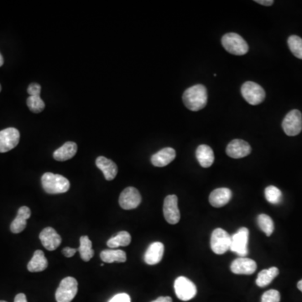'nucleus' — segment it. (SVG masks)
<instances>
[{
  "label": "nucleus",
  "instance_id": "nucleus-18",
  "mask_svg": "<svg viewBox=\"0 0 302 302\" xmlns=\"http://www.w3.org/2000/svg\"><path fill=\"white\" fill-rule=\"evenodd\" d=\"M232 195L231 190L226 187L215 189L209 196V203L214 208H222L230 202Z\"/></svg>",
  "mask_w": 302,
  "mask_h": 302
},
{
  "label": "nucleus",
  "instance_id": "nucleus-34",
  "mask_svg": "<svg viewBox=\"0 0 302 302\" xmlns=\"http://www.w3.org/2000/svg\"><path fill=\"white\" fill-rule=\"evenodd\" d=\"M40 90H41V87L40 84L31 83V85L29 86L27 91L30 96H40Z\"/></svg>",
  "mask_w": 302,
  "mask_h": 302
},
{
  "label": "nucleus",
  "instance_id": "nucleus-1",
  "mask_svg": "<svg viewBox=\"0 0 302 302\" xmlns=\"http://www.w3.org/2000/svg\"><path fill=\"white\" fill-rule=\"evenodd\" d=\"M208 90L203 84H196L187 88L182 96L185 106L193 112L204 109L208 104Z\"/></svg>",
  "mask_w": 302,
  "mask_h": 302
},
{
  "label": "nucleus",
  "instance_id": "nucleus-7",
  "mask_svg": "<svg viewBox=\"0 0 302 302\" xmlns=\"http://www.w3.org/2000/svg\"><path fill=\"white\" fill-rule=\"evenodd\" d=\"M249 231L247 228H241L231 237L230 250L240 257H246L248 254V243Z\"/></svg>",
  "mask_w": 302,
  "mask_h": 302
},
{
  "label": "nucleus",
  "instance_id": "nucleus-24",
  "mask_svg": "<svg viewBox=\"0 0 302 302\" xmlns=\"http://www.w3.org/2000/svg\"><path fill=\"white\" fill-rule=\"evenodd\" d=\"M101 260L105 263L111 264L113 262L123 263L127 260V256L124 251L120 249H106L100 254Z\"/></svg>",
  "mask_w": 302,
  "mask_h": 302
},
{
  "label": "nucleus",
  "instance_id": "nucleus-15",
  "mask_svg": "<svg viewBox=\"0 0 302 302\" xmlns=\"http://www.w3.org/2000/svg\"><path fill=\"white\" fill-rule=\"evenodd\" d=\"M40 242L47 250L57 249L62 243V238L53 228L48 226L43 229L40 234Z\"/></svg>",
  "mask_w": 302,
  "mask_h": 302
},
{
  "label": "nucleus",
  "instance_id": "nucleus-29",
  "mask_svg": "<svg viewBox=\"0 0 302 302\" xmlns=\"http://www.w3.org/2000/svg\"><path fill=\"white\" fill-rule=\"evenodd\" d=\"M264 196L267 201L271 204H280L282 201V192L274 186H269L264 190Z\"/></svg>",
  "mask_w": 302,
  "mask_h": 302
},
{
  "label": "nucleus",
  "instance_id": "nucleus-25",
  "mask_svg": "<svg viewBox=\"0 0 302 302\" xmlns=\"http://www.w3.org/2000/svg\"><path fill=\"white\" fill-rule=\"evenodd\" d=\"M279 269L276 267H271L268 269H264L258 274L256 285L259 287H265L271 283L275 277L278 276Z\"/></svg>",
  "mask_w": 302,
  "mask_h": 302
},
{
  "label": "nucleus",
  "instance_id": "nucleus-27",
  "mask_svg": "<svg viewBox=\"0 0 302 302\" xmlns=\"http://www.w3.org/2000/svg\"><path fill=\"white\" fill-rule=\"evenodd\" d=\"M92 243L88 236H82L80 238V247L78 251L80 253L81 258L83 261L88 262L94 255V251L92 248Z\"/></svg>",
  "mask_w": 302,
  "mask_h": 302
},
{
  "label": "nucleus",
  "instance_id": "nucleus-28",
  "mask_svg": "<svg viewBox=\"0 0 302 302\" xmlns=\"http://www.w3.org/2000/svg\"><path fill=\"white\" fill-rule=\"evenodd\" d=\"M258 225L260 229L266 234V236H271L274 229V224L271 217L266 214H260L257 217Z\"/></svg>",
  "mask_w": 302,
  "mask_h": 302
},
{
  "label": "nucleus",
  "instance_id": "nucleus-16",
  "mask_svg": "<svg viewBox=\"0 0 302 302\" xmlns=\"http://www.w3.org/2000/svg\"><path fill=\"white\" fill-rule=\"evenodd\" d=\"M175 156L177 154L175 149L170 147H166L152 156L151 163L156 167H164L172 162L175 160Z\"/></svg>",
  "mask_w": 302,
  "mask_h": 302
},
{
  "label": "nucleus",
  "instance_id": "nucleus-41",
  "mask_svg": "<svg viewBox=\"0 0 302 302\" xmlns=\"http://www.w3.org/2000/svg\"><path fill=\"white\" fill-rule=\"evenodd\" d=\"M0 302H7V301H5V300H0Z\"/></svg>",
  "mask_w": 302,
  "mask_h": 302
},
{
  "label": "nucleus",
  "instance_id": "nucleus-26",
  "mask_svg": "<svg viewBox=\"0 0 302 302\" xmlns=\"http://www.w3.org/2000/svg\"><path fill=\"white\" fill-rule=\"evenodd\" d=\"M130 243H131V235L128 232L121 231L118 233L115 237H113L109 239L107 242V245L109 246V248L114 249L118 247H125L130 245Z\"/></svg>",
  "mask_w": 302,
  "mask_h": 302
},
{
  "label": "nucleus",
  "instance_id": "nucleus-9",
  "mask_svg": "<svg viewBox=\"0 0 302 302\" xmlns=\"http://www.w3.org/2000/svg\"><path fill=\"white\" fill-rule=\"evenodd\" d=\"M284 132L288 136H295L301 132L302 114L297 109H293L286 114L282 122Z\"/></svg>",
  "mask_w": 302,
  "mask_h": 302
},
{
  "label": "nucleus",
  "instance_id": "nucleus-32",
  "mask_svg": "<svg viewBox=\"0 0 302 302\" xmlns=\"http://www.w3.org/2000/svg\"><path fill=\"white\" fill-rule=\"evenodd\" d=\"M281 294L276 290H269L263 294L261 302H280Z\"/></svg>",
  "mask_w": 302,
  "mask_h": 302
},
{
  "label": "nucleus",
  "instance_id": "nucleus-14",
  "mask_svg": "<svg viewBox=\"0 0 302 302\" xmlns=\"http://www.w3.org/2000/svg\"><path fill=\"white\" fill-rule=\"evenodd\" d=\"M230 269L234 274L248 275L256 271L257 264L255 260L249 258L239 257L233 261Z\"/></svg>",
  "mask_w": 302,
  "mask_h": 302
},
{
  "label": "nucleus",
  "instance_id": "nucleus-12",
  "mask_svg": "<svg viewBox=\"0 0 302 302\" xmlns=\"http://www.w3.org/2000/svg\"><path fill=\"white\" fill-rule=\"evenodd\" d=\"M163 213L165 219L170 224H177L181 218L178 198L175 195H170L165 198L163 206Z\"/></svg>",
  "mask_w": 302,
  "mask_h": 302
},
{
  "label": "nucleus",
  "instance_id": "nucleus-20",
  "mask_svg": "<svg viewBox=\"0 0 302 302\" xmlns=\"http://www.w3.org/2000/svg\"><path fill=\"white\" fill-rule=\"evenodd\" d=\"M96 165L104 173V177L107 181H112L115 178L118 174V166L113 161L109 159L99 156L96 160Z\"/></svg>",
  "mask_w": 302,
  "mask_h": 302
},
{
  "label": "nucleus",
  "instance_id": "nucleus-5",
  "mask_svg": "<svg viewBox=\"0 0 302 302\" xmlns=\"http://www.w3.org/2000/svg\"><path fill=\"white\" fill-rule=\"evenodd\" d=\"M78 281L73 277L63 279L56 292L57 302H71L78 293Z\"/></svg>",
  "mask_w": 302,
  "mask_h": 302
},
{
  "label": "nucleus",
  "instance_id": "nucleus-2",
  "mask_svg": "<svg viewBox=\"0 0 302 302\" xmlns=\"http://www.w3.org/2000/svg\"><path fill=\"white\" fill-rule=\"evenodd\" d=\"M43 189L48 194L65 193L70 189V182L66 177L46 172L41 177Z\"/></svg>",
  "mask_w": 302,
  "mask_h": 302
},
{
  "label": "nucleus",
  "instance_id": "nucleus-33",
  "mask_svg": "<svg viewBox=\"0 0 302 302\" xmlns=\"http://www.w3.org/2000/svg\"><path fill=\"white\" fill-rule=\"evenodd\" d=\"M109 302H131L130 295L126 293H120L114 295Z\"/></svg>",
  "mask_w": 302,
  "mask_h": 302
},
{
  "label": "nucleus",
  "instance_id": "nucleus-31",
  "mask_svg": "<svg viewBox=\"0 0 302 302\" xmlns=\"http://www.w3.org/2000/svg\"><path fill=\"white\" fill-rule=\"evenodd\" d=\"M27 106L33 113H40L45 109V102L41 99L40 96H30L27 99Z\"/></svg>",
  "mask_w": 302,
  "mask_h": 302
},
{
  "label": "nucleus",
  "instance_id": "nucleus-13",
  "mask_svg": "<svg viewBox=\"0 0 302 302\" xmlns=\"http://www.w3.org/2000/svg\"><path fill=\"white\" fill-rule=\"evenodd\" d=\"M251 146L248 142L243 139H234L226 146V153L229 157L240 159L248 156L251 153Z\"/></svg>",
  "mask_w": 302,
  "mask_h": 302
},
{
  "label": "nucleus",
  "instance_id": "nucleus-6",
  "mask_svg": "<svg viewBox=\"0 0 302 302\" xmlns=\"http://www.w3.org/2000/svg\"><path fill=\"white\" fill-rule=\"evenodd\" d=\"M231 236L224 229H216L211 236V248L216 255H223L230 250Z\"/></svg>",
  "mask_w": 302,
  "mask_h": 302
},
{
  "label": "nucleus",
  "instance_id": "nucleus-39",
  "mask_svg": "<svg viewBox=\"0 0 302 302\" xmlns=\"http://www.w3.org/2000/svg\"><path fill=\"white\" fill-rule=\"evenodd\" d=\"M297 288L302 292V280H300L297 283Z\"/></svg>",
  "mask_w": 302,
  "mask_h": 302
},
{
  "label": "nucleus",
  "instance_id": "nucleus-3",
  "mask_svg": "<svg viewBox=\"0 0 302 302\" xmlns=\"http://www.w3.org/2000/svg\"><path fill=\"white\" fill-rule=\"evenodd\" d=\"M222 45L226 52L235 56H243L248 52V43L237 33H228L222 37Z\"/></svg>",
  "mask_w": 302,
  "mask_h": 302
},
{
  "label": "nucleus",
  "instance_id": "nucleus-10",
  "mask_svg": "<svg viewBox=\"0 0 302 302\" xmlns=\"http://www.w3.org/2000/svg\"><path fill=\"white\" fill-rule=\"evenodd\" d=\"M141 195L135 187H130L124 189L119 196V205L124 210H131L139 207L141 203Z\"/></svg>",
  "mask_w": 302,
  "mask_h": 302
},
{
  "label": "nucleus",
  "instance_id": "nucleus-36",
  "mask_svg": "<svg viewBox=\"0 0 302 302\" xmlns=\"http://www.w3.org/2000/svg\"><path fill=\"white\" fill-rule=\"evenodd\" d=\"M14 302H28L26 299V295L23 293H19L14 298Z\"/></svg>",
  "mask_w": 302,
  "mask_h": 302
},
{
  "label": "nucleus",
  "instance_id": "nucleus-35",
  "mask_svg": "<svg viewBox=\"0 0 302 302\" xmlns=\"http://www.w3.org/2000/svg\"><path fill=\"white\" fill-rule=\"evenodd\" d=\"M77 251H78L77 248H69V247H66V248H64L63 249H62V254H63L65 257L71 258L72 257L73 255H75Z\"/></svg>",
  "mask_w": 302,
  "mask_h": 302
},
{
  "label": "nucleus",
  "instance_id": "nucleus-37",
  "mask_svg": "<svg viewBox=\"0 0 302 302\" xmlns=\"http://www.w3.org/2000/svg\"><path fill=\"white\" fill-rule=\"evenodd\" d=\"M255 2L261 5H264V6H271L274 4L273 0H256Z\"/></svg>",
  "mask_w": 302,
  "mask_h": 302
},
{
  "label": "nucleus",
  "instance_id": "nucleus-21",
  "mask_svg": "<svg viewBox=\"0 0 302 302\" xmlns=\"http://www.w3.org/2000/svg\"><path fill=\"white\" fill-rule=\"evenodd\" d=\"M196 156L202 167L208 168L212 166L214 162V153L210 146L201 144L197 147Z\"/></svg>",
  "mask_w": 302,
  "mask_h": 302
},
{
  "label": "nucleus",
  "instance_id": "nucleus-8",
  "mask_svg": "<svg viewBox=\"0 0 302 302\" xmlns=\"http://www.w3.org/2000/svg\"><path fill=\"white\" fill-rule=\"evenodd\" d=\"M174 289L178 299L183 301H188L193 299L196 295L195 284L187 277H178L174 283Z\"/></svg>",
  "mask_w": 302,
  "mask_h": 302
},
{
  "label": "nucleus",
  "instance_id": "nucleus-11",
  "mask_svg": "<svg viewBox=\"0 0 302 302\" xmlns=\"http://www.w3.org/2000/svg\"><path fill=\"white\" fill-rule=\"evenodd\" d=\"M19 130L15 128H8L0 131V153L11 150L18 145L19 142Z\"/></svg>",
  "mask_w": 302,
  "mask_h": 302
},
{
  "label": "nucleus",
  "instance_id": "nucleus-17",
  "mask_svg": "<svg viewBox=\"0 0 302 302\" xmlns=\"http://www.w3.org/2000/svg\"><path fill=\"white\" fill-rule=\"evenodd\" d=\"M164 250V244L161 242L151 243L144 254V262L149 265L159 264L163 258Z\"/></svg>",
  "mask_w": 302,
  "mask_h": 302
},
{
  "label": "nucleus",
  "instance_id": "nucleus-23",
  "mask_svg": "<svg viewBox=\"0 0 302 302\" xmlns=\"http://www.w3.org/2000/svg\"><path fill=\"white\" fill-rule=\"evenodd\" d=\"M48 266L47 259L41 250H36L33 257L27 265V269L30 272H41L45 270Z\"/></svg>",
  "mask_w": 302,
  "mask_h": 302
},
{
  "label": "nucleus",
  "instance_id": "nucleus-19",
  "mask_svg": "<svg viewBox=\"0 0 302 302\" xmlns=\"http://www.w3.org/2000/svg\"><path fill=\"white\" fill-rule=\"evenodd\" d=\"M31 216V211L28 207H21L17 213V216L10 225V230L14 234H19L26 228L27 219Z\"/></svg>",
  "mask_w": 302,
  "mask_h": 302
},
{
  "label": "nucleus",
  "instance_id": "nucleus-40",
  "mask_svg": "<svg viewBox=\"0 0 302 302\" xmlns=\"http://www.w3.org/2000/svg\"><path fill=\"white\" fill-rule=\"evenodd\" d=\"M3 64H4V58H3L2 55L0 54V66H2Z\"/></svg>",
  "mask_w": 302,
  "mask_h": 302
},
{
  "label": "nucleus",
  "instance_id": "nucleus-38",
  "mask_svg": "<svg viewBox=\"0 0 302 302\" xmlns=\"http://www.w3.org/2000/svg\"><path fill=\"white\" fill-rule=\"evenodd\" d=\"M151 302H172V299L170 296H161Z\"/></svg>",
  "mask_w": 302,
  "mask_h": 302
},
{
  "label": "nucleus",
  "instance_id": "nucleus-22",
  "mask_svg": "<svg viewBox=\"0 0 302 302\" xmlns=\"http://www.w3.org/2000/svg\"><path fill=\"white\" fill-rule=\"evenodd\" d=\"M78 151V145L74 142H66L53 154V157L57 161H68L72 158Z\"/></svg>",
  "mask_w": 302,
  "mask_h": 302
},
{
  "label": "nucleus",
  "instance_id": "nucleus-4",
  "mask_svg": "<svg viewBox=\"0 0 302 302\" xmlns=\"http://www.w3.org/2000/svg\"><path fill=\"white\" fill-rule=\"evenodd\" d=\"M243 98L250 105H259L265 98V92L261 86L254 82H246L241 88Z\"/></svg>",
  "mask_w": 302,
  "mask_h": 302
},
{
  "label": "nucleus",
  "instance_id": "nucleus-30",
  "mask_svg": "<svg viewBox=\"0 0 302 302\" xmlns=\"http://www.w3.org/2000/svg\"><path fill=\"white\" fill-rule=\"evenodd\" d=\"M288 46L290 52L298 59L302 60V39L297 36H290L288 38Z\"/></svg>",
  "mask_w": 302,
  "mask_h": 302
},
{
  "label": "nucleus",
  "instance_id": "nucleus-42",
  "mask_svg": "<svg viewBox=\"0 0 302 302\" xmlns=\"http://www.w3.org/2000/svg\"><path fill=\"white\" fill-rule=\"evenodd\" d=\"M1 89H2V88H1V85H0V92H1Z\"/></svg>",
  "mask_w": 302,
  "mask_h": 302
}]
</instances>
